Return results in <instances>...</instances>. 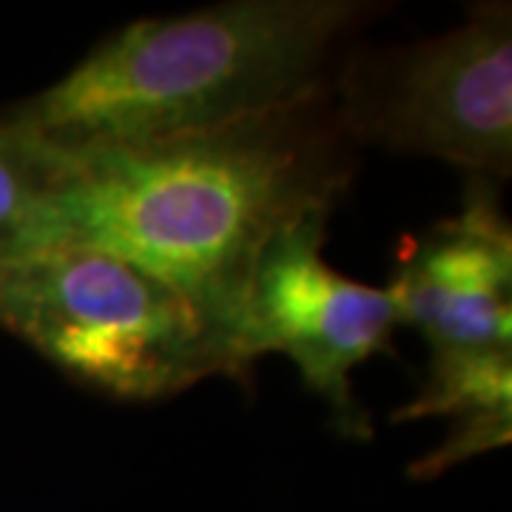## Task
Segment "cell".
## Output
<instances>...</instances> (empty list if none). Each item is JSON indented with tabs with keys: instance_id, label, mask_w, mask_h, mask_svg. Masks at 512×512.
<instances>
[{
	"instance_id": "obj_6",
	"label": "cell",
	"mask_w": 512,
	"mask_h": 512,
	"mask_svg": "<svg viewBox=\"0 0 512 512\" xmlns=\"http://www.w3.org/2000/svg\"><path fill=\"white\" fill-rule=\"evenodd\" d=\"M387 291L430 356L512 350V234L498 183L470 177L456 217L404 242Z\"/></svg>"
},
{
	"instance_id": "obj_8",
	"label": "cell",
	"mask_w": 512,
	"mask_h": 512,
	"mask_svg": "<svg viewBox=\"0 0 512 512\" xmlns=\"http://www.w3.org/2000/svg\"><path fill=\"white\" fill-rule=\"evenodd\" d=\"M49 180V154L0 111V259L29 251Z\"/></svg>"
},
{
	"instance_id": "obj_5",
	"label": "cell",
	"mask_w": 512,
	"mask_h": 512,
	"mask_svg": "<svg viewBox=\"0 0 512 512\" xmlns=\"http://www.w3.org/2000/svg\"><path fill=\"white\" fill-rule=\"evenodd\" d=\"M330 214L313 211L265 245L248 293L242 356L248 367L265 353L288 356L308 390L328 404L336 433L367 441L373 424L350 376L390 345L402 322L387 288L336 274L325 262Z\"/></svg>"
},
{
	"instance_id": "obj_2",
	"label": "cell",
	"mask_w": 512,
	"mask_h": 512,
	"mask_svg": "<svg viewBox=\"0 0 512 512\" xmlns=\"http://www.w3.org/2000/svg\"><path fill=\"white\" fill-rule=\"evenodd\" d=\"M390 6L231 0L111 32L3 117L55 157L242 123L330 89L339 57Z\"/></svg>"
},
{
	"instance_id": "obj_1",
	"label": "cell",
	"mask_w": 512,
	"mask_h": 512,
	"mask_svg": "<svg viewBox=\"0 0 512 512\" xmlns=\"http://www.w3.org/2000/svg\"><path fill=\"white\" fill-rule=\"evenodd\" d=\"M49 160L52 180L26 254L123 256L183 293L251 370L242 328L256 262L285 225L336 208L359 148L328 89L231 126Z\"/></svg>"
},
{
	"instance_id": "obj_7",
	"label": "cell",
	"mask_w": 512,
	"mask_h": 512,
	"mask_svg": "<svg viewBox=\"0 0 512 512\" xmlns=\"http://www.w3.org/2000/svg\"><path fill=\"white\" fill-rule=\"evenodd\" d=\"M450 416L453 433L436 453L410 467L413 478H433L512 439V350L430 356V376L419 396L393 413V421Z\"/></svg>"
},
{
	"instance_id": "obj_4",
	"label": "cell",
	"mask_w": 512,
	"mask_h": 512,
	"mask_svg": "<svg viewBox=\"0 0 512 512\" xmlns=\"http://www.w3.org/2000/svg\"><path fill=\"white\" fill-rule=\"evenodd\" d=\"M356 148L433 157L470 177L512 171V6L473 3L461 26L404 46L350 43L330 77Z\"/></svg>"
},
{
	"instance_id": "obj_3",
	"label": "cell",
	"mask_w": 512,
	"mask_h": 512,
	"mask_svg": "<svg viewBox=\"0 0 512 512\" xmlns=\"http://www.w3.org/2000/svg\"><path fill=\"white\" fill-rule=\"evenodd\" d=\"M0 330L114 402H163L211 376H248L177 288L94 248L0 259Z\"/></svg>"
}]
</instances>
